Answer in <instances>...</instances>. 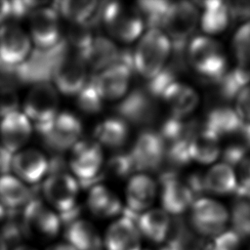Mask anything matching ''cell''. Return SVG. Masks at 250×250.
<instances>
[{"instance_id":"6da1fadb","label":"cell","mask_w":250,"mask_h":250,"mask_svg":"<svg viewBox=\"0 0 250 250\" xmlns=\"http://www.w3.org/2000/svg\"><path fill=\"white\" fill-rule=\"evenodd\" d=\"M187 60L205 83L217 84L228 70L222 45L207 36H196L190 40L187 48Z\"/></svg>"},{"instance_id":"7a4b0ae2","label":"cell","mask_w":250,"mask_h":250,"mask_svg":"<svg viewBox=\"0 0 250 250\" xmlns=\"http://www.w3.org/2000/svg\"><path fill=\"white\" fill-rule=\"evenodd\" d=\"M171 55V41L160 29H148L133 52L134 70L149 80L165 65Z\"/></svg>"},{"instance_id":"3957f363","label":"cell","mask_w":250,"mask_h":250,"mask_svg":"<svg viewBox=\"0 0 250 250\" xmlns=\"http://www.w3.org/2000/svg\"><path fill=\"white\" fill-rule=\"evenodd\" d=\"M101 18L108 34L113 39L124 43H131L138 39L145 26L139 10L121 2L105 3L101 8Z\"/></svg>"},{"instance_id":"277c9868","label":"cell","mask_w":250,"mask_h":250,"mask_svg":"<svg viewBox=\"0 0 250 250\" xmlns=\"http://www.w3.org/2000/svg\"><path fill=\"white\" fill-rule=\"evenodd\" d=\"M68 167L84 188L99 184L104 179V158L102 146L90 139H80L70 149Z\"/></svg>"},{"instance_id":"5b68a950","label":"cell","mask_w":250,"mask_h":250,"mask_svg":"<svg viewBox=\"0 0 250 250\" xmlns=\"http://www.w3.org/2000/svg\"><path fill=\"white\" fill-rule=\"evenodd\" d=\"M82 129V123L75 114L62 111L50 123L36 131L41 135L46 146L62 153L71 149L81 139Z\"/></svg>"},{"instance_id":"8992f818","label":"cell","mask_w":250,"mask_h":250,"mask_svg":"<svg viewBox=\"0 0 250 250\" xmlns=\"http://www.w3.org/2000/svg\"><path fill=\"white\" fill-rule=\"evenodd\" d=\"M60 99L57 89L49 82L35 83L23 102V113L35 129L50 123L59 113Z\"/></svg>"},{"instance_id":"52a82bcc","label":"cell","mask_w":250,"mask_h":250,"mask_svg":"<svg viewBox=\"0 0 250 250\" xmlns=\"http://www.w3.org/2000/svg\"><path fill=\"white\" fill-rule=\"evenodd\" d=\"M29 37L40 51L53 50L62 42L60 15L54 7L39 6L29 15Z\"/></svg>"},{"instance_id":"ba28073f","label":"cell","mask_w":250,"mask_h":250,"mask_svg":"<svg viewBox=\"0 0 250 250\" xmlns=\"http://www.w3.org/2000/svg\"><path fill=\"white\" fill-rule=\"evenodd\" d=\"M228 221L226 207L214 199L199 197L190 206V227L200 235L217 236L225 231Z\"/></svg>"},{"instance_id":"9c48e42d","label":"cell","mask_w":250,"mask_h":250,"mask_svg":"<svg viewBox=\"0 0 250 250\" xmlns=\"http://www.w3.org/2000/svg\"><path fill=\"white\" fill-rule=\"evenodd\" d=\"M21 223L25 236L41 239L54 238L62 224L59 215L36 198L23 207Z\"/></svg>"},{"instance_id":"30bf717a","label":"cell","mask_w":250,"mask_h":250,"mask_svg":"<svg viewBox=\"0 0 250 250\" xmlns=\"http://www.w3.org/2000/svg\"><path fill=\"white\" fill-rule=\"evenodd\" d=\"M79 183L66 172L50 174L42 185L46 201L60 214H66L77 207Z\"/></svg>"},{"instance_id":"8fae6325","label":"cell","mask_w":250,"mask_h":250,"mask_svg":"<svg viewBox=\"0 0 250 250\" xmlns=\"http://www.w3.org/2000/svg\"><path fill=\"white\" fill-rule=\"evenodd\" d=\"M52 79L58 92L77 96L89 79L88 66L78 55H62L54 66Z\"/></svg>"},{"instance_id":"7c38bea8","label":"cell","mask_w":250,"mask_h":250,"mask_svg":"<svg viewBox=\"0 0 250 250\" xmlns=\"http://www.w3.org/2000/svg\"><path fill=\"white\" fill-rule=\"evenodd\" d=\"M166 145L158 132L144 130L137 137L130 156L136 171H155L164 161Z\"/></svg>"},{"instance_id":"4fadbf2b","label":"cell","mask_w":250,"mask_h":250,"mask_svg":"<svg viewBox=\"0 0 250 250\" xmlns=\"http://www.w3.org/2000/svg\"><path fill=\"white\" fill-rule=\"evenodd\" d=\"M133 70V65L118 61L95 73L93 80L101 98L111 102L124 98L130 86Z\"/></svg>"},{"instance_id":"5bb4252c","label":"cell","mask_w":250,"mask_h":250,"mask_svg":"<svg viewBox=\"0 0 250 250\" xmlns=\"http://www.w3.org/2000/svg\"><path fill=\"white\" fill-rule=\"evenodd\" d=\"M161 186L160 200L162 209L174 216H179L190 208L195 200L193 194L174 169L164 171L159 176Z\"/></svg>"},{"instance_id":"9a60e30c","label":"cell","mask_w":250,"mask_h":250,"mask_svg":"<svg viewBox=\"0 0 250 250\" xmlns=\"http://www.w3.org/2000/svg\"><path fill=\"white\" fill-rule=\"evenodd\" d=\"M197 7L190 2L180 1L170 3L163 28L171 42H187L198 23Z\"/></svg>"},{"instance_id":"2e32d148","label":"cell","mask_w":250,"mask_h":250,"mask_svg":"<svg viewBox=\"0 0 250 250\" xmlns=\"http://www.w3.org/2000/svg\"><path fill=\"white\" fill-rule=\"evenodd\" d=\"M29 35L19 25L5 23L0 26V61L11 66H20L31 54Z\"/></svg>"},{"instance_id":"e0dca14e","label":"cell","mask_w":250,"mask_h":250,"mask_svg":"<svg viewBox=\"0 0 250 250\" xmlns=\"http://www.w3.org/2000/svg\"><path fill=\"white\" fill-rule=\"evenodd\" d=\"M32 134V124L23 112L13 111L0 119L1 148L14 154L28 142Z\"/></svg>"},{"instance_id":"ac0fdd59","label":"cell","mask_w":250,"mask_h":250,"mask_svg":"<svg viewBox=\"0 0 250 250\" xmlns=\"http://www.w3.org/2000/svg\"><path fill=\"white\" fill-rule=\"evenodd\" d=\"M49 161L38 149L22 148L11 158L10 170L24 184L39 183L48 173Z\"/></svg>"},{"instance_id":"d6986e66","label":"cell","mask_w":250,"mask_h":250,"mask_svg":"<svg viewBox=\"0 0 250 250\" xmlns=\"http://www.w3.org/2000/svg\"><path fill=\"white\" fill-rule=\"evenodd\" d=\"M117 111L124 120H129L134 124H149L157 116L158 107L146 90L136 89L126 96L117 105Z\"/></svg>"},{"instance_id":"ffe728a7","label":"cell","mask_w":250,"mask_h":250,"mask_svg":"<svg viewBox=\"0 0 250 250\" xmlns=\"http://www.w3.org/2000/svg\"><path fill=\"white\" fill-rule=\"evenodd\" d=\"M155 196L156 184L151 177L139 173L129 178L125 189L127 210L140 215L149 209Z\"/></svg>"},{"instance_id":"44dd1931","label":"cell","mask_w":250,"mask_h":250,"mask_svg":"<svg viewBox=\"0 0 250 250\" xmlns=\"http://www.w3.org/2000/svg\"><path fill=\"white\" fill-rule=\"evenodd\" d=\"M106 250H141V233L136 222L128 216L115 220L104 236Z\"/></svg>"},{"instance_id":"7402d4cb","label":"cell","mask_w":250,"mask_h":250,"mask_svg":"<svg viewBox=\"0 0 250 250\" xmlns=\"http://www.w3.org/2000/svg\"><path fill=\"white\" fill-rule=\"evenodd\" d=\"M161 99L171 111V115L178 118H187L198 105L199 97L196 91L182 82L176 81L163 93Z\"/></svg>"},{"instance_id":"603a6c76","label":"cell","mask_w":250,"mask_h":250,"mask_svg":"<svg viewBox=\"0 0 250 250\" xmlns=\"http://www.w3.org/2000/svg\"><path fill=\"white\" fill-rule=\"evenodd\" d=\"M245 122L236 111L229 106H217L207 113L203 129L215 135L218 139L240 134Z\"/></svg>"},{"instance_id":"cb8c5ba5","label":"cell","mask_w":250,"mask_h":250,"mask_svg":"<svg viewBox=\"0 0 250 250\" xmlns=\"http://www.w3.org/2000/svg\"><path fill=\"white\" fill-rule=\"evenodd\" d=\"M87 206L90 212L100 219L112 218L123 210L121 200L117 194L100 183L90 188L87 196Z\"/></svg>"},{"instance_id":"d4e9b609","label":"cell","mask_w":250,"mask_h":250,"mask_svg":"<svg viewBox=\"0 0 250 250\" xmlns=\"http://www.w3.org/2000/svg\"><path fill=\"white\" fill-rule=\"evenodd\" d=\"M94 138L102 147L120 148L129 138L128 123L120 116L107 117L97 124L94 129Z\"/></svg>"},{"instance_id":"484cf974","label":"cell","mask_w":250,"mask_h":250,"mask_svg":"<svg viewBox=\"0 0 250 250\" xmlns=\"http://www.w3.org/2000/svg\"><path fill=\"white\" fill-rule=\"evenodd\" d=\"M32 197L31 189L15 175L0 176V204L6 209L17 210L24 207Z\"/></svg>"},{"instance_id":"4316f807","label":"cell","mask_w":250,"mask_h":250,"mask_svg":"<svg viewBox=\"0 0 250 250\" xmlns=\"http://www.w3.org/2000/svg\"><path fill=\"white\" fill-rule=\"evenodd\" d=\"M171 219L163 209H149L137 218L136 225L141 234L152 242L160 243L166 240Z\"/></svg>"},{"instance_id":"83f0119b","label":"cell","mask_w":250,"mask_h":250,"mask_svg":"<svg viewBox=\"0 0 250 250\" xmlns=\"http://www.w3.org/2000/svg\"><path fill=\"white\" fill-rule=\"evenodd\" d=\"M119 54L120 50L112 40L104 36H95L83 60L97 73L118 62Z\"/></svg>"},{"instance_id":"f1b7e54d","label":"cell","mask_w":250,"mask_h":250,"mask_svg":"<svg viewBox=\"0 0 250 250\" xmlns=\"http://www.w3.org/2000/svg\"><path fill=\"white\" fill-rule=\"evenodd\" d=\"M64 237L68 245L75 250H93L102 246L97 229L91 222L84 219H77L68 224Z\"/></svg>"},{"instance_id":"f546056e","label":"cell","mask_w":250,"mask_h":250,"mask_svg":"<svg viewBox=\"0 0 250 250\" xmlns=\"http://www.w3.org/2000/svg\"><path fill=\"white\" fill-rule=\"evenodd\" d=\"M99 2L97 1H59L55 2L58 14L63 17L71 24H90L96 21L99 13Z\"/></svg>"},{"instance_id":"4dcf8cb0","label":"cell","mask_w":250,"mask_h":250,"mask_svg":"<svg viewBox=\"0 0 250 250\" xmlns=\"http://www.w3.org/2000/svg\"><path fill=\"white\" fill-rule=\"evenodd\" d=\"M196 4L204 10L200 23L205 33L218 34L228 27L231 21L228 3L217 0L196 2Z\"/></svg>"},{"instance_id":"1f68e13d","label":"cell","mask_w":250,"mask_h":250,"mask_svg":"<svg viewBox=\"0 0 250 250\" xmlns=\"http://www.w3.org/2000/svg\"><path fill=\"white\" fill-rule=\"evenodd\" d=\"M219 139L204 130L196 132L188 142V154L191 160L201 164H210L220 155Z\"/></svg>"},{"instance_id":"d6a6232c","label":"cell","mask_w":250,"mask_h":250,"mask_svg":"<svg viewBox=\"0 0 250 250\" xmlns=\"http://www.w3.org/2000/svg\"><path fill=\"white\" fill-rule=\"evenodd\" d=\"M190 228L179 216L171 219L165 247L168 250H199L203 241L195 236Z\"/></svg>"},{"instance_id":"836d02e7","label":"cell","mask_w":250,"mask_h":250,"mask_svg":"<svg viewBox=\"0 0 250 250\" xmlns=\"http://www.w3.org/2000/svg\"><path fill=\"white\" fill-rule=\"evenodd\" d=\"M206 191L214 194H230L237 188V181L231 167L225 163L212 166L204 175Z\"/></svg>"},{"instance_id":"e575fe53","label":"cell","mask_w":250,"mask_h":250,"mask_svg":"<svg viewBox=\"0 0 250 250\" xmlns=\"http://www.w3.org/2000/svg\"><path fill=\"white\" fill-rule=\"evenodd\" d=\"M198 128V122L194 119L178 118L171 115L163 121L158 133L167 146L176 143H188L199 131Z\"/></svg>"},{"instance_id":"d590c367","label":"cell","mask_w":250,"mask_h":250,"mask_svg":"<svg viewBox=\"0 0 250 250\" xmlns=\"http://www.w3.org/2000/svg\"><path fill=\"white\" fill-rule=\"evenodd\" d=\"M235 199L231 209V225L233 231L240 238L250 237V188L237 187Z\"/></svg>"},{"instance_id":"8d00e7d4","label":"cell","mask_w":250,"mask_h":250,"mask_svg":"<svg viewBox=\"0 0 250 250\" xmlns=\"http://www.w3.org/2000/svg\"><path fill=\"white\" fill-rule=\"evenodd\" d=\"M250 83V66L238 64L230 70H227L224 76L216 84L219 96L225 101H230L237 97L242 89Z\"/></svg>"},{"instance_id":"74e56055","label":"cell","mask_w":250,"mask_h":250,"mask_svg":"<svg viewBox=\"0 0 250 250\" xmlns=\"http://www.w3.org/2000/svg\"><path fill=\"white\" fill-rule=\"evenodd\" d=\"M171 2L164 0L140 1L137 3V9L141 13L148 29H160L163 26L164 19Z\"/></svg>"},{"instance_id":"f35d334b","label":"cell","mask_w":250,"mask_h":250,"mask_svg":"<svg viewBox=\"0 0 250 250\" xmlns=\"http://www.w3.org/2000/svg\"><path fill=\"white\" fill-rule=\"evenodd\" d=\"M76 97L77 106L88 114L98 113L103 109L104 101L101 98L95 87L93 76L88 79L87 83Z\"/></svg>"},{"instance_id":"ab89813d","label":"cell","mask_w":250,"mask_h":250,"mask_svg":"<svg viewBox=\"0 0 250 250\" xmlns=\"http://www.w3.org/2000/svg\"><path fill=\"white\" fill-rule=\"evenodd\" d=\"M94 38L90 24H71L67 31V42L76 50V55L82 59L85 57Z\"/></svg>"},{"instance_id":"60d3db41","label":"cell","mask_w":250,"mask_h":250,"mask_svg":"<svg viewBox=\"0 0 250 250\" xmlns=\"http://www.w3.org/2000/svg\"><path fill=\"white\" fill-rule=\"evenodd\" d=\"M232 48L238 64L250 66V21L242 24L235 32Z\"/></svg>"},{"instance_id":"b9f144b4","label":"cell","mask_w":250,"mask_h":250,"mask_svg":"<svg viewBox=\"0 0 250 250\" xmlns=\"http://www.w3.org/2000/svg\"><path fill=\"white\" fill-rule=\"evenodd\" d=\"M135 165L129 152H120L112 155L103 170V174H107L114 178H126L135 172Z\"/></svg>"},{"instance_id":"7bdbcfd3","label":"cell","mask_w":250,"mask_h":250,"mask_svg":"<svg viewBox=\"0 0 250 250\" xmlns=\"http://www.w3.org/2000/svg\"><path fill=\"white\" fill-rule=\"evenodd\" d=\"M164 160L172 168H181L191 161L188 154V143H176L166 146Z\"/></svg>"},{"instance_id":"ee69618b","label":"cell","mask_w":250,"mask_h":250,"mask_svg":"<svg viewBox=\"0 0 250 250\" xmlns=\"http://www.w3.org/2000/svg\"><path fill=\"white\" fill-rule=\"evenodd\" d=\"M249 148L244 143L241 144H230L225 147L222 151L223 163L229 167L239 166V164L248 155Z\"/></svg>"},{"instance_id":"f6af8a7d","label":"cell","mask_w":250,"mask_h":250,"mask_svg":"<svg viewBox=\"0 0 250 250\" xmlns=\"http://www.w3.org/2000/svg\"><path fill=\"white\" fill-rule=\"evenodd\" d=\"M21 81L18 66L8 65L0 61V91L15 90Z\"/></svg>"},{"instance_id":"bcb514c9","label":"cell","mask_w":250,"mask_h":250,"mask_svg":"<svg viewBox=\"0 0 250 250\" xmlns=\"http://www.w3.org/2000/svg\"><path fill=\"white\" fill-rule=\"evenodd\" d=\"M19 98L15 90L0 91V119L13 111L19 110Z\"/></svg>"},{"instance_id":"7dc6e473","label":"cell","mask_w":250,"mask_h":250,"mask_svg":"<svg viewBox=\"0 0 250 250\" xmlns=\"http://www.w3.org/2000/svg\"><path fill=\"white\" fill-rule=\"evenodd\" d=\"M236 99V113L244 121H250V84L240 91Z\"/></svg>"},{"instance_id":"c3c4849f","label":"cell","mask_w":250,"mask_h":250,"mask_svg":"<svg viewBox=\"0 0 250 250\" xmlns=\"http://www.w3.org/2000/svg\"><path fill=\"white\" fill-rule=\"evenodd\" d=\"M231 21H239L250 20V0H241L228 3Z\"/></svg>"},{"instance_id":"681fc988","label":"cell","mask_w":250,"mask_h":250,"mask_svg":"<svg viewBox=\"0 0 250 250\" xmlns=\"http://www.w3.org/2000/svg\"><path fill=\"white\" fill-rule=\"evenodd\" d=\"M186 185L193 194L194 198H199V196L206 193L205 182H204V175L200 172H193L188 176L185 180Z\"/></svg>"},{"instance_id":"f907efd6","label":"cell","mask_w":250,"mask_h":250,"mask_svg":"<svg viewBox=\"0 0 250 250\" xmlns=\"http://www.w3.org/2000/svg\"><path fill=\"white\" fill-rule=\"evenodd\" d=\"M12 4V17L16 19H22L26 17L39 7L40 2L35 1H13Z\"/></svg>"},{"instance_id":"816d5d0a","label":"cell","mask_w":250,"mask_h":250,"mask_svg":"<svg viewBox=\"0 0 250 250\" xmlns=\"http://www.w3.org/2000/svg\"><path fill=\"white\" fill-rule=\"evenodd\" d=\"M239 180L240 186L250 188V155H247L239 164Z\"/></svg>"},{"instance_id":"f5cc1de1","label":"cell","mask_w":250,"mask_h":250,"mask_svg":"<svg viewBox=\"0 0 250 250\" xmlns=\"http://www.w3.org/2000/svg\"><path fill=\"white\" fill-rule=\"evenodd\" d=\"M12 17V4L10 1H0V26Z\"/></svg>"},{"instance_id":"db71d44e","label":"cell","mask_w":250,"mask_h":250,"mask_svg":"<svg viewBox=\"0 0 250 250\" xmlns=\"http://www.w3.org/2000/svg\"><path fill=\"white\" fill-rule=\"evenodd\" d=\"M240 135L243 138V143L247 146L248 148H250V123H245Z\"/></svg>"},{"instance_id":"11a10c76","label":"cell","mask_w":250,"mask_h":250,"mask_svg":"<svg viewBox=\"0 0 250 250\" xmlns=\"http://www.w3.org/2000/svg\"><path fill=\"white\" fill-rule=\"evenodd\" d=\"M48 250H75V249L68 244H57L48 248Z\"/></svg>"},{"instance_id":"9f6ffc18","label":"cell","mask_w":250,"mask_h":250,"mask_svg":"<svg viewBox=\"0 0 250 250\" xmlns=\"http://www.w3.org/2000/svg\"><path fill=\"white\" fill-rule=\"evenodd\" d=\"M5 165H6V156L4 155V153L2 152V150L0 148V171L1 172L4 171Z\"/></svg>"},{"instance_id":"6f0895ef","label":"cell","mask_w":250,"mask_h":250,"mask_svg":"<svg viewBox=\"0 0 250 250\" xmlns=\"http://www.w3.org/2000/svg\"><path fill=\"white\" fill-rule=\"evenodd\" d=\"M13 250H36V249L27 245H18Z\"/></svg>"},{"instance_id":"680465c9","label":"cell","mask_w":250,"mask_h":250,"mask_svg":"<svg viewBox=\"0 0 250 250\" xmlns=\"http://www.w3.org/2000/svg\"><path fill=\"white\" fill-rule=\"evenodd\" d=\"M7 249H8V245L0 235V250H7Z\"/></svg>"},{"instance_id":"91938a15","label":"cell","mask_w":250,"mask_h":250,"mask_svg":"<svg viewBox=\"0 0 250 250\" xmlns=\"http://www.w3.org/2000/svg\"><path fill=\"white\" fill-rule=\"evenodd\" d=\"M146 250H168V249L164 246V247H161V248H158V249H146Z\"/></svg>"},{"instance_id":"94428289","label":"cell","mask_w":250,"mask_h":250,"mask_svg":"<svg viewBox=\"0 0 250 250\" xmlns=\"http://www.w3.org/2000/svg\"><path fill=\"white\" fill-rule=\"evenodd\" d=\"M93 250H103V247H102V246H99V247H97V248H95V249H93Z\"/></svg>"}]
</instances>
